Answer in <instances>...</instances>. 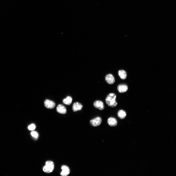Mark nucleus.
<instances>
[{"label": "nucleus", "instance_id": "obj_1", "mask_svg": "<svg viewBox=\"0 0 176 176\" xmlns=\"http://www.w3.org/2000/svg\"><path fill=\"white\" fill-rule=\"evenodd\" d=\"M116 95L114 93L110 94L106 99V102L109 106L112 107H116L117 105L116 102Z\"/></svg>", "mask_w": 176, "mask_h": 176}, {"label": "nucleus", "instance_id": "obj_2", "mask_svg": "<svg viewBox=\"0 0 176 176\" xmlns=\"http://www.w3.org/2000/svg\"><path fill=\"white\" fill-rule=\"evenodd\" d=\"M54 169V164L53 162L48 161L45 163V165L43 168L44 172L47 173H50L52 172Z\"/></svg>", "mask_w": 176, "mask_h": 176}, {"label": "nucleus", "instance_id": "obj_3", "mask_svg": "<svg viewBox=\"0 0 176 176\" xmlns=\"http://www.w3.org/2000/svg\"><path fill=\"white\" fill-rule=\"evenodd\" d=\"M101 121L102 120L101 117H97L91 120L90 123L92 126L96 127L100 125Z\"/></svg>", "mask_w": 176, "mask_h": 176}, {"label": "nucleus", "instance_id": "obj_4", "mask_svg": "<svg viewBox=\"0 0 176 176\" xmlns=\"http://www.w3.org/2000/svg\"><path fill=\"white\" fill-rule=\"evenodd\" d=\"M44 104L45 107L49 109H53L55 106V104L54 102L48 99L45 100L44 101Z\"/></svg>", "mask_w": 176, "mask_h": 176}, {"label": "nucleus", "instance_id": "obj_5", "mask_svg": "<svg viewBox=\"0 0 176 176\" xmlns=\"http://www.w3.org/2000/svg\"><path fill=\"white\" fill-rule=\"evenodd\" d=\"M106 82L110 85H112L115 83V80L114 76L111 74H108L105 77Z\"/></svg>", "mask_w": 176, "mask_h": 176}, {"label": "nucleus", "instance_id": "obj_6", "mask_svg": "<svg viewBox=\"0 0 176 176\" xmlns=\"http://www.w3.org/2000/svg\"><path fill=\"white\" fill-rule=\"evenodd\" d=\"M94 105L95 107L100 110H103L105 108L103 103L100 101H95L94 103Z\"/></svg>", "mask_w": 176, "mask_h": 176}, {"label": "nucleus", "instance_id": "obj_7", "mask_svg": "<svg viewBox=\"0 0 176 176\" xmlns=\"http://www.w3.org/2000/svg\"><path fill=\"white\" fill-rule=\"evenodd\" d=\"M57 111L58 113L62 114H66L67 111L66 107L62 104H60L58 106Z\"/></svg>", "mask_w": 176, "mask_h": 176}, {"label": "nucleus", "instance_id": "obj_8", "mask_svg": "<svg viewBox=\"0 0 176 176\" xmlns=\"http://www.w3.org/2000/svg\"><path fill=\"white\" fill-rule=\"evenodd\" d=\"M62 171L60 173V175L62 176H68L70 173V170L68 167L66 166L63 165L61 168Z\"/></svg>", "mask_w": 176, "mask_h": 176}, {"label": "nucleus", "instance_id": "obj_9", "mask_svg": "<svg viewBox=\"0 0 176 176\" xmlns=\"http://www.w3.org/2000/svg\"><path fill=\"white\" fill-rule=\"evenodd\" d=\"M117 89L120 93H122L127 91L128 90L127 86L125 84L119 85L117 87Z\"/></svg>", "mask_w": 176, "mask_h": 176}, {"label": "nucleus", "instance_id": "obj_10", "mask_svg": "<svg viewBox=\"0 0 176 176\" xmlns=\"http://www.w3.org/2000/svg\"><path fill=\"white\" fill-rule=\"evenodd\" d=\"M82 107L83 106L81 104L78 102H75L73 105L72 109L74 112H76L81 110Z\"/></svg>", "mask_w": 176, "mask_h": 176}, {"label": "nucleus", "instance_id": "obj_11", "mask_svg": "<svg viewBox=\"0 0 176 176\" xmlns=\"http://www.w3.org/2000/svg\"><path fill=\"white\" fill-rule=\"evenodd\" d=\"M107 123L108 125L111 126H115L117 124L116 120L115 118L111 117L109 118L107 120Z\"/></svg>", "mask_w": 176, "mask_h": 176}, {"label": "nucleus", "instance_id": "obj_12", "mask_svg": "<svg viewBox=\"0 0 176 176\" xmlns=\"http://www.w3.org/2000/svg\"><path fill=\"white\" fill-rule=\"evenodd\" d=\"M118 75L120 78L122 80H125L127 77V73L124 70H119Z\"/></svg>", "mask_w": 176, "mask_h": 176}, {"label": "nucleus", "instance_id": "obj_13", "mask_svg": "<svg viewBox=\"0 0 176 176\" xmlns=\"http://www.w3.org/2000/svg\"><path fill=\"white\" fill-rule=\"evenodd\" d=\"M117 115L119 118L121 119H123L126 117V114L125 111L121 110L118 111Z\"/></svg>", "mask_w": 176, "mask_h": 176}, {"label": "nucleus", "instance_id": "obj_14", "mask_svg": "<svg viewBox=\"0 0 176 176\" xmlns=\"http://www.w3.org/2000/svg\"><path fill=\"white\" fill-rule=\"evenodd\" d=\"M72 99L70 96H68L66 99H64L63 101V103L68 105H70L72 103Z\"/></svg>", "mask_w": 176, "mask_h": 176}, {"label": "nucleus", "instance_id": "obj_15", "mask_svg": "<svg viewBox=\"0 0 176 176\" xmlns=\"http://www.w3.org/2000/svg\"><path fill=\"white\" fill-rule=\"evenodd\" d=\"M31 135L35 139H37L38 138L39 136L38 134L35 131H32L31 133Z\"/></svg>", "mask_w": 176, "mask_h": 176}, {"label": "nucleus", "instance_id": "obj_16", "mask_svg": "<svg viewBox=\"0 0 176 176\" xmlns=\"http://www.w3.org/2000/svg\"><path fill=\"white\" fill-rule=\"evenodd\" d=\"M35 128V125L34 124H32L29 126L28 129L30 131H33L34 130Z\"/></svg>", "mask_w": 176, "mask_h": 176}]
</instances>
